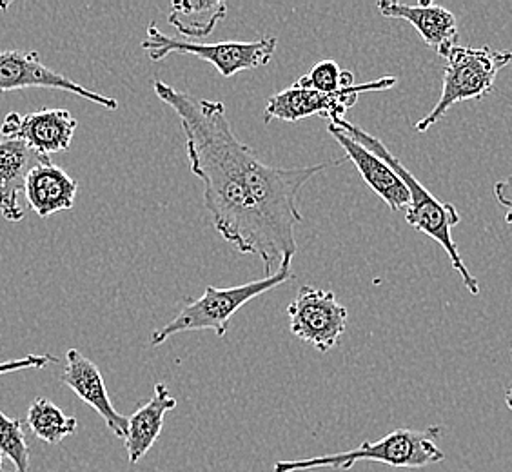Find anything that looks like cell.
I'll return each instance as SVG.
<instances>
[{"mask_svg":"<svg viewBox=\"0 0 512 472\" xmlns=\"http://www.w3.org/2000/svg\"><path fill=\"white\" fill-rule=\"evenodd\" d=\"M26 423L42 442L57 445L71 434L77 433V418L68 416L48 398H37L28 409Z\"/></svg>","mask_w":512,"mask_h":472,"instance_id":"cell-18","label":"cell"},{"mask_svg":"<svg viewBox=\"0 0 512 472\" xmlns=\"http://www.w3.org/2000/svg\"><path fill=\"white\" fill-rule=\"evenodd\" d=\"M329 122H335L336 126L344 129L349 137L355 138L356 142H360L369 151H373L376 157L382 158L384 162H387L398 173V177L404 180L405 186H407L409 193H411V202H409L407 211H405L407 224L414 227L416 231H420V233H424L429 238H433L440 246L444 247L445 253L449 256L454 269L462 276L463 286L467 287V291L471 295H480V284L471 275V271L467 269V266L463 264L458 246L454 242L453 227L458 226L460 220H462L458 209L453 204L442 202V200L434 197L433 193L418 178L414 177L409 169L405 168L402 160L394 157L393 153L389 151V148L385 146L380 138L369 135L365 129L347 122L345 118L329 120Z\"/></svg>","mask_w":512,"mask_h":472,"instance_id":"cell-2","label":"cell"},{"mask_svg":"<svg viewBox=\"0 0 512 472\" xmlns=\"http://www.w3.org/2000/svg\"><path fill=\"white\" fill-rule=\"evenodd\" d=\"M291 333L313 345L320 353H329L347 329L349 311L336 300L333 291L318 287H300L298 295L287 305Z\"/></svg>","mask_w":512,"mask_h":472,"instance_id":"cell-8","label":"cell"},{"mask_svg":"<svg viewBox=\"0 0 512 472\" xmlns=\"http://www.w3.org/2000/svg\"><path fill=\"white\" fill-rule=\"evenodd\" d=\"M276 37L258 40H229L217 44H200L191 40L173 39L158 30L157 24L148 26V37L142 42V50L149 53V59L160 62L169 55H193L213 64L222 77H235L240 71L264 68L276 51Z\"/></svg>","mask_w":512,"mask_h":472,"instance_id":"cell-6","label":"cell"},{"mask_svg":"<svg viewBox=\"0 0 512 472\" xmlns=\"http://www.w3.org/2000/svg\"><path fill=\"white\" fill-rule=\"evenodd\" d=\"M440 436H442L440 425H431L424 431L396 429L376 442L365 440L353 451L325 454V456H316L307 460H287V462L280 460L275 463L273 472H304L313 471V469L349 471L358 462L384 463L398 469H422L434 463L444 462V451L436 443Z\"/></svg>","mask_w":512,"mask_h":472,"instance_id":"cell-3","label":"cell"},{"mask_svg":"<svg viewBox=\"0 0 512 472\" xmlns=\"http://www.w3.org/2000/svg\"><path fill=\"white\" fill-rule=\"evenodd\" d=\"M0 453L13 463V472H30V445L20 420L0 411Z\"/></svg>","mask_w":512,"mask_h":472,"instance_id":"cell-20","label":"cell"},{"mask_svg":"<svg viewBox=\"0 0 512 472\" xmlns=\"http://www.w3.org/2000/svg\"><path fill=\"white\" fill-rule=\"evenodd\" d=\"M77 118L68 109H40L28 115L10 113L0 126L2 138H17L40 155L68 151L77 131Z\"/></svg>","mask_w":512,"mask_h":472,"instance_id":"cell-10","label":"cell"},{"mask_svg":"<svg viewBox=\"0 0 512 472\" xmlns=\"http://www.w3.org/2000/svg\"><path fill=\"white\" fill-rule=\"evenodd\" d=\"M51 364H59V358L53 354H28L24 358L0 362V374L17 373L24 369H42Z\"/></svg>","mask_w":512,"mask_h":472,"instance_id":"cell-21","label":"cell"},{"mask_svg":"<svg viewBox=\"0 0 512 472\" xmlns=\"http://www.w3.org/2000/svg\"><path fill=\"white\" fill-rule=\"evenodd\" d=\"M158 99L177 113L186 137L189 169L204 182V202L220 236L242 255L260 256L266 276L286 256H295V229L302 222L300 189L338 158L304 168H275L240 142L218 100L198 99L155 80Z\"/></svg>","mask_w":512,"mask_h":472,"instance_id":"cell-1","label":"cell"},{"mask_svg":"<svg viewBox=\"0 0 512 472\" xmlns=\"http://www.w3.org/2000/svg\"><path fill=\"white\" fill-rule=\"evenodd\" d=\"M0 472H4V469H2V453H0Z\"/></svg>","mask_w":512,"mask_h":472,"instance_id":"cell-24","label":"cell"},{"mask_svg":"<svg viewBox=\"0 0 512 472\" xmlns=\"http://www.w3.org/2000/svg\"><path fill=\"white\" fill-rule=\"evenodd\" d=\"M79 184L69 177L64 169L55 166L51 160L42 162L31 169L24 189L31 211L40 218H50L59 211H68L75 206Z\"/></svg>","mask_w":512,"mask_h":472,"instance_id":"cell-15","label":"cell"},{"mask_svg":"<svg viewBox=\"0 0 512 472\" xmlns=\"http://www.w3.org/2000/svg\"><path fill=\"white\" fill-rule=\"evenodd\" d=\"M293 256H286L275 273L264 276L262 280H253L242 286L235 287H206L202 298L191 304L184 305L169 324L153 331L149 344L162 345L171 336L189 331H213L218 338H224L229 329V322L238 309L255 300L256 296L266 295L278 286L293 280L295 275L291 271Z\"/></svg>","mask_w":512,"mask_h":472,"instance_id":"cell-4","label":"cell"},{"mask_svg":"<svg viewBox=\"0 0 512 472\" xmlns=\"http://www.w3.org/2000/svg\"><path fill=\"white\" fill-rule=\"evenodd\" d=\"M295 86L318 93H335L338 89L356 86L355 73L340 68L335 60L325 59L309 69L307 75L296 80Z\"/></svg>","mask_w":512,"mask_h":472,"instance_id":"cell-19","label":"cell"},{"mask_svg":"<svg viewBox=\"0 0 512 472\" xmlns=\"http://www.w3.org/2000/svg\"><path fill=\"white\" fill-rule=\"evenodd\" d=\"M48 88L68 91L79 95L82 99L102 108L119 109L117 99L95 93L84 88L75 80L64 77L59 71L44 66L39 59L37 51L8 50L0 51V91H15V89Z\"/></svg>","mask_w":512,"mask_h":472,"instance_id":"cell-9","label":"cell"},{"mask_svg":"<svg viewBox=\"0 0 512 472\" xmlns=\"http://www.w3.org/2000/svg\"><path fill=\"white\" fill-rule=\"evenodd\" d=\"M60 382L68 385L84 404H88L93 411H97L111 433L122 440L126 438L128 418L117 413V409L111 404L108 387L99 367L77 349H69L66 353V365H64V373L60 376Z\"/></svg>","mask_w":512,"mask_h":472,"instance_id":"cell-12","label":"cell"},{"mask_svg":"<svg viewBox=\"0 0 512 472\" xmlns=\"http://www.w3.org/2000/svg\"><path fill=\"white\" fill-rule=\"evenodd\" d=\"M398 82L396 77H382L373 82L356 84L353 88H342L335 93H318L313 89L296 88L295 84L276 93L267 100L264 111V122L269 124L271 120H284V122H300L309 117L327 118L338 120L344 118L347 109L353 108L358 100V95L369 91H387Z\"/></svg>","mask_w":512,"mask_h":472,"instance_id":"cell-7","label":"cell"},{"mask_svg":"<svg viewBox=\"0 0 512 472\" xmlns=\"http://www.w3.org/2000/svg\"><path fill=\"white\" fill-rule=\"evenodd\" d=\"M226 13L227 4L222 0H175L169 8L168 22L182 37L195 42L209 37L218 22L226 19Z\"/></svg>","mask_w":512,"mask_h":472,"instance_id":"cell-17","label":"cell"},{"mask_svg":"<svg viewBox=\"0 0 512 472\" xmlns=\"http://www.w3.org/2000/svg\"><path fill=\"white\" fill-rule=\"evenodd\" d=\"M494 197L498 200V204L507 211L505 213V222L512 224V177L496 182Z\"/></svg>","mask_w":512,"mask_h":472,"instance_id":"cell-22","label":"cell"},{"mask_svg":"<svg viewBox=\"0 0 512 472\" xmlns=\"http://www.w3.org/2000/svg\"><path fill=\"white\" fill-rule=\"evenodd\" d=\"M445 60L442 95L436 106L414 124L418 133L438 124L454 104L485 99L493 91L498 73L511 64L512 53L491 50L489 46L469 48L458 44Z\"/></svg>","mask_w":512,"mask_h":472,"instance_id":"cell-5","label":"cell"},{"mask_svg":"<svg viewBox=\"0 0 512 472\" xmlns=\"http://www.w3.org/2000/svg\"><path fill=\"white\" fill-rule=\"evenodd\" d=\"M378 11L385 19H400L409 22L418 35L424 39L429 48H433L442 59H447L449 53L458 46V24L453 13L445 10L444 6L422 0L416 6L400 4L393 0H382L376 4Z\"/></svg>","mask_w":512,"mask_h":472,"instance_id":"cell-13","label":"cell"},{"mask_svg":"<svg viewBox=\"0 0 512 472\" xmlns=\"http://www.w3.org/2000/svg\"><path fill=\"white\" fill-rule=\"evenodd\" d=\"M50 160L17 138L0 140V213L8 222H20L26 217V207L20 204L31 169Z\"/></svg>","mask_w":512,"mask_h":472,"instance_id":"cell-14","label":"cell"},{"mask_svg":"<svg viewBox=\"0 0 512 472\" xmlns=\"http://www.w3.org/2000/svg\"><path fill=\"white\" fill-rule=\"evenodd\" d=\"M175 407L177 398L171 396L168 385L157 384L148 402L138 405L137 411L129 416L128 434L124 438L129 465H137L151 451L160 438L166 414Z\"/></svg>","mask_w":512,"mask_h":472,"instance_id":"cell-16","label":"cell"},{"mask_svg":"<svg viewBox=\"0 0 512 472\" xmlns=\"http://www.w3.org/2000/svg\"><path fill=\"white\" fill-rule=\"evenodd\" d=\"M505 404H507V407L512 411V385L509 387L507 394H505Z\"/></svg>","mask_w":512,"mask_h":472,"instance_id":"cell-23","label":"cell"},{"mask_svg":"<svg viewBox=\"0 0 512 472\" xmlns=\"http://www.w3.org/2000/svg\"><path fill=\"white\" fill-rule=\"evenodd\" d=\"M327 131L344 148L347 160L355 164L365 184L371 187L387 206L393 211L407 209L411 202V193L405 186L404 180L398 177V173L387 162L376 157L373 151L356 142L355 138L349 137L344 129L336 126L335 122H327Z\"/></svg>","mask_w":512,"mask_h":472,"instance_id":"cell-11","label":"cell"}]
</instances>
